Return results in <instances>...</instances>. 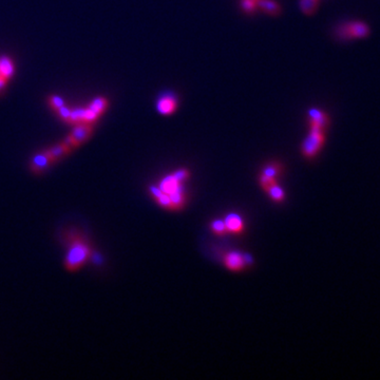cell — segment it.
Wrapping results in <instances>:
<instances>
[{
	"label": "cell",
	"instance_id": "1",
	"mask_svg": "<svg viewBox=\"0 0 380 380\" xmlns=\"http://www.w3.org/2000/svg\"><path fill=\"white\" fill-rule=\"evenodd\" d=\"M108 107V100L104 98H98L92 100L89 105L85 108H71L63 106L60 109L55 110L63 121L72 125L78 124H92L98 121L102 114L105 112Z\"/></svg>",
	"mask_w": 380,
	"mask_h": 380
},
{
	"label": "cell",
	"instance_id": "2",
	"mask_svg": "<svg viewBox=\"0 0 380 380\" xmlns=\"http://www.w3.org/2000/svg\"><path fill=\"white\" fill-rule=\"evenodd\" d=\"M91 256V248L84 238L78 235L69 237L68 249L65 258V267L68 271H76L86 263Z\"/></svg>",
	"mask_w": 380,
	"mask_h": 380
},
{
	"label": "cell",
	"instance_id": "3",
	"mask_svg": "<svg viewBox=\"0 0 380 380\" xmlns=\"http://www.w3.org/2000/svg\"><path fill=\"white\" fill-rule=\"evenodd\" d=\"M324 143V130L311 127L310 135L305 139L302 145L303 155L306 157H314L320 151Z\"/></svg>",
	"mask_w": 380,
	"mask_h": 380
},
{
	"label": "cell",
	"instance_id": "4",
	"mask_svg": "<svg viewBox=\"0 0 380 380\" xmlns=\"http://www.w3.org/2000/svg\"><path fill=\"white\" fill-rule=\"evenodd\" d=\"M92 133H93V126L90 124H78L71 131L64 143L67 144L70 148H74L89 139Z\"/></svg>",
	"mask_w": 380,
	"mask_h": 380
},
{
	"label": "cell",
	"instance_id": "5",
	"mask_svg": "<svg viewBox=\"0 0 380 380\" xmlns=\"http://www.w3.org/2000/svg\"><path fill=\"white\" fill-rule=\"evenodd\" d=\"M370 34V29L367 23L362 21H352L346 23L339 29L340 36L346 38H364Z\"/></svg>",
	"mask_w": 380,
	"mask_h": 380
},
{
	"label": "cell",
	"instance_id": "6",
	"mask_svg": "<svg viewBox=\"0 0 380 380\" xmlns=\"http://www.w3.org/2000/svg\"><path fill=\"white\" fill-rule=\"evenodd\" d=\"M54 162L49 155L48 151H43V153H38L35 155L31 162V169L34 172H41V171L46 170L52 163Z\"/></svg>",
	"mask_w": 380,
	"mask_h": 380
},
{
	"label": "cell",
	"instance_id": "7",
	"mask_svg": "<svg viewBox=\"0 0 380 380\" xmlns=\"http://www.w3.org/2000/svg\"><path fill=\"white\" fill-rule=\"evenodd\" d=\"M328 124H330V119H328V116L324 111H320L318 109L310 110L311 127L320 128V129L326 130Z\"/></svg>",
	"mask_w": 380,
	"mask_h": 380
},
{
	"label": "cell",
	"instance_id": "8",
	"mask_svg": "<svg viewBox=\"0 0 380 380\" xmlns=\"http://www.w3.org/2000/svg\"><path fill=\"white\" fill-rule=\"evenodd\" d=\"M226 267L230 269V271H241L244 267H245V261H244V256L242 254L238 253V252H232L228 253L225 256Z\"/></svg>",
	"mask_w": 380,
	"mask_h": 380
},
{
	"label": "cell",
	"instance_id": "9",
	"mask_svg": "<svg viewBox=\"0 0 380 380\" xmlns=\"http://www.w3.org/2000/svg\"><path fill=\"white\" fill-rule=\"evenodd\" d=\"M226 230L230 232H234V234H239L243 230L244 224L243 220L241 216L237 214H230L226 216L225 220Z\"/></svg>",
	"mask_w": 380,
	"mask_h": 380
},
{
	"label": "cell",
	"instance_id": "10",
	"mask_svg": "<svg viewBox=\"0 0 380 380\" xmlns=\"http://www.w3.org/2000/svg\"><path fill=\"white\" fill-rule=\"evenodd\" d=\"M175 108H177V100L170 94L162 96L157 103V110L159 113L165 114V115L172 113Z\"/></svg>",
	"mask_w": 380,
	"mask_h": 380
},
{
	"label": "cell",
	"instance_id": "11",
	"mask_svg": "<svg viewBox=\"0 0 380 380\" xmlns=\"http://www.w3.org/2000/svg\"><path fill=\"white\" fill-rule=\"evenodd\" d=\"M180 181L177 180L175 178V175H170V177H166L164 180L159 184V189L162 190L164 194H171L172 192H177L178 189L181 188Z\"/></svg>",
	"mask_w": 380,
	"mask_h": 380
},
{
	"label": "cell",
	"instance_id": "12",
	"mask_svg": "<svg viewBox=\"0 0 380 380\" xmlns=\"http://www.w3.org/2000/svg\"><path fill=\"white\" fill-rule=\"evenodd\" d=\"M257 5L260 9L263 10L265 13L269 14L276 16L278 14H280L281 8L273 0H257Z\"/></svg>",
	"mask_w": 380,
	"mask_h": 380
},
{
	"label": "cell",
	"instance_id": "13",
	"mask_svg": "<svg viewBox=\"0 0 380 380\" xmlns=\"http://www.w3.org/2000/svg\"><path fill=\"white\" fill-rule=\"evenodd\" d=\"M70 147H69L67 144H65L64 142H63L62 144H58V145L53 146V147H51L50 149H48V153L49 155H50L51 159H53V161H57V159H62L63 157H65V155H68L69 153L71 151Z\"/></svg>",
	"mask_w": 380,
	"mask_h": 380
},
{
	"label": "cell",
	"instance_id": "14",
	"mask_svg": "<svg viewBox=\"0 0 380 380\" xmlns=\"http://www.w3.org/2000/svg\"><path fill=\"white\" fill-rule=\"evenodd\" d=\"M319 0H301L300 7L303 13L312 15L318 7Z\"/></svg>",
	"mask_w": 380,
	"mask_h": 380
},
{
	"label": "cell",
	"instance_id": "15",
	"mask_svg": "<svg viewBox=\"0 0 380 380\" xmlns=\"http://www.w3.org/2000/svg\"><path fill=\"white\" fill-rule=\"evenodd\" d=\"M171 199V208H179L182 205L183 202H184V192H183L182 187L180 189H178L177 192H172V194H169Z\"/></svg>",
	"mask_w": 380,
	"mask_h": 380
},
{
	"label": "cell",
	"instance_id": "16",
	"mask_svg": "<svg viewBox=\"0 0 380 380\" xmlns=\"http://www.w3.org/2000/svg\"><path fill=\"white\" fill-rule=\"evenodd\" d=\"M269 196L273 200L277 201V202H281L284 199V192H283L282 188H281L279 185H277V183L271 185L269 189H267Z\"/></svg>",
	"mask_w": 380,
	"mask_h": 380
},
{
	"label": "cell",
	"instance_id": "17",
	"mask_svg": "<svg viewBox=\"0 0 380 380\" xmlns=\"http://www.w3.org/2000/svg\"><path fill=\"white\" fill-rule=\"evenodd\" d=\"M212 228L216 235H224L227 230H226L225 223H224L223 220H216V221L212 222Z\"/></svg>",
	"mask_w": 380,
	"mask_h": 380
},
{
	"label": "cell",
	"instance_id": "18",
	"mask_svg": "<svg viewBox=\"0 0 380 380\" xmlns=\"http://www.w3.org/2000/svg\"><path fill=\"white\" fill-rule=\"evenodd\" d=\"M241 7L246 13H253L257 9V1L255 0H242Z\"/></svg>",
	"mask_w": 380,
	"mask_h": 380
},
{
	"label": "cell",
	"instance_id": "19",
	"mask_svg": "<svg viewBox=\"0 0 380 380\" xmlns=\"http://www.w3.org/2000/svg\"><path fill=\"white\" fill-rule=\"evenodd\" d=\"M49 104H50L51 108L55 111V110L60 109V107H63V106L65 105V102L60 96H53L49 98Z\"/></svg>",
	"mask_w": 380,
	"mask_h": 380
},
{
	"label": "cell",
	"instance_id": "20",
	"mask_svg": "<svg viewBox=\"0 0 380 380\" xmlns=\"http://www.w3.org/2000/svg\"><path fill=\"white\" fill-rule=\"evenodd\" d=\"M278 173H279V166H278V165L271 164L265 167L262 175H265V177H269V178L275 179Z\"/></svg>",
	"mask_w": 380,
	"mask_h": 380
},
{
	"label": "cell",
	"instance_id": "21",
	"mask_svg": "<svg viewBox=\"0 0 380 380\" xmlns=\"http://www.w3.org/2000/svg\"><path fill=\"white\" fill-rule=\"evenodd\" d=\"M157 202H159V205L163 206L165 208H171V199L169 197V194H164L163 192L159 198H157Z\"/></svg>",
	"mask_w": 380,
	"mask_h": 380
},
{
	"label": "cell",
	"instance_id": "22",
	"mask_svg": "<svg viewBox=\"0 0 380 380\" xmlns=\"http://www.w3.org/2000/svg\"><path fill=\"white\" fill-rule=\"evenodd\" d=\"M260 182H261L262 187L267 190L271 185L275 184V179L269 178V177H265V175H262L261 178H260Z\"/></svg>",
	"mask_w": 380,
	"mask_h": 380
},
{
	"label": "cell",
	"instance_id": "23",
	"mask_svg": "<svg viewBox=\"0 0 380 380\" xmlns=\"http://www.w3.org/2000/svg\"><path fill=\"white\" fill-rule=\"evenodd\" d=\"M173 175H175V178L177 179V180L182 182L183 180H185V179H187V177H188V172H187V170H185V169H180V170L173 173Z\"/></svg>",
	"mask_w": 380,
	"mask_h": 380
},
{
	"label": "cell",
	"instance_id": "24",
	"mask_svg": "<svg viewBox=\"0 0 380 380\" xmlns=\"http://www.w3.org/2000/svg\"><path fill=\"white\" fill-rule=\"evenodd\" d=\"M10 80H8L7 78H5V76H3V72L0 71V91L5 88V86H7L8 82H9Z\"/></svg>",
	"mask_w": 380,
	"mask_h": 380
},
{
	"label": "cell",
	"instance_id": "25",
	"mask_svg": "<svg viewBox=\"0 0 380 380\" xmlns=\"http://www.w3.org/2000/svg\"><path fill=\"white\" fill-rule=\"evenodd\" d=\"M255 1H257V0H255Z\"/></svg>",
	"mask_w": 380,
	"mask_h": 380
}]
</instances>
